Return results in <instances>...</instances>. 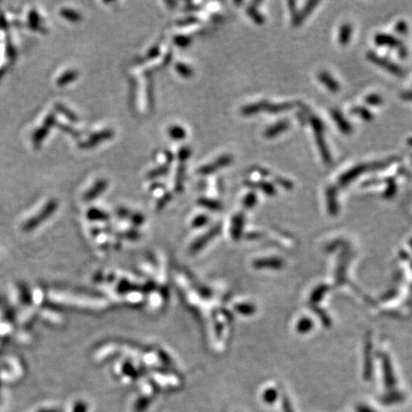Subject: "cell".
<instances>
[{"label":"cell","mask_w":412,"mask_h":412,"mask_svg":"<svg viewBox=\"0 0 412 412\" xmlns=\"http://www.w3.org/2000/svg\"><path fill=\"white\" fill-rule=\"evenodd\" d=\"M107 186H108V182L106 180L100 179L99 181H97L95 183V185H93L83 195V200H85V201L94 200L97 197H99L104 192V190L107 188Z\"/></svg>","instance_id":"30bf717a"},{"label":"cell","mask_w":412,"mask_h":412,"mask_svg":"<svg viewBox=\"0 0 412 412\" xmlns=\"http://www.w3.org/2000/svg\"><path fill=\"white\" fill-rule=\"evenodd\" d=\"M319 3H320L319 1H308L300 12L294 14L293 21H292L293 25L295 27H298L300 25H301L302 22L306 19V17L315 10L316 6L319 5Z\"/></svg>","instance_id":"4fadbf2b"},{"label":"cell","mask_w":412,"mask_h":412,"mask_svg":"<svg viewBox=\"0 0 412 412\" xmlns=\"http://www.w3.org/2000/svg\"><path fill=\"white\" fill-rule=\"evenodd\" d=\"M198 22H199V19L198 17L193 16V15H190V16H187V17H185V18H183V19L178 20V21H177V25H178V26H180V27H187V26L195 25V24H197Z\"/></svg>","instance_id":"4dcf8cb0"},{"label":"cell","mask_w":412,"mask_h":412,"mask_svg":"<svg viewBox=\"0 0 412 412\" xmlns=\"http://www.w3.org/2000/svg\"><path fill=\"white\" fill-rule=\"evenodd\" d=\"M289 127H290V121L288 119L284 118L282 120H279L277 123L271 125L270 127L266 129L264 131L263 136L266 139H273V138L283 134L285 131H287Z\"/></svg>","instance_id":"8fae6325"},{"label":"cell","mask_w":412,"mask_h":412,"mask_svg":"<svg viewBox=\"0 0 412 412\" xmlns=\"http://www.w3.org/2000/svg\"><path fill=\"white\" fill-rule=\"evenodd\" d=\"M159 54H160V48H159V46L158 45H155V46H153L148 52H147V54H146V57H143L142 58V62L144 61V60H150V59H154V58H156V57H158L159 56Z\"/></svg>","instance_id":"d590c367"},{"label":"cell","mask_w":412,"mask_h":412,"mask_svg":"<svg viewBox=\"0 0 412 412\" xmlns=\"http://www.w3.org/2000/svg\"><path fill=\"white\" fill-rule=\"evenodd\" d=\"M267 104H268V101L266 100H261L254 103L247 104L245 106H242L241 109V114L244 116H250V115L259 114L261 112L265 111Z\"/></svg>","instance_id":"5bb4252c"},{"label":"cell","mask_w":412,"mask_h":412,"mask_svg":"<svg viewBox=\"0 0 412 412\" xmlns=\"http://www.w3.org/2000/svg\"><path fill=\"white\" fill-rule=\"evenodd\" d=\"M59 127L60 129L62 130V131H64V132H66V133H69L70 135H72L73 137H75V138H78L79 136H80V133L78 132V131H76L75 129L73 128L71 126H69V125H66V124H61V125H59Z\"/></svg>","instance_id":"f35d334b"},{"label":"cell","mask_w":412,"mask_h":412,"mask_svg":"<svg viewBox=\"0 0 412 412\" xmlns=\"http://www.w3.org/2000/svg\"><path fill=\"white\" fill-rule=\"evenodd\" d=\"M367 57L369 58V60L371 61L372 63L376 64L379 67L384 68L385 71L389 72L390 74H392L394 75L401 76L405 73L404 70L399 65L393 63V62H391V61H389V60H387L386 58L378 56L376 53L369 52L368 55H367Z\"/></svg>","instance_id":"8992f818"},{"label":"cell","mask_w":412,"mask_h":412,"mask_svg":"<svg viewBox=\"0 0 412 412\" xmlns=\"http://www.w3.org/2000/svg\"><path fill=\"white\" fill-rule=\"evenodd\" d=\"M199 203L202 207L208 208L210 210H219L222 207L221 203L218 200L208 199V198H201V199H199Z\"/></svg>","instance_id":"4316f807"},{"label":"cell","mask_w":412,"mask_h":412,"mask_svg":"<svg viewBox=\"0 0 412 412\" xmlns=\"http://www.w3.org/2000/svg\"><path fill=\"white\" fill-rule=\"evenodd\" d=\"M408 143H409L411 146H412V138H410V139L408 140Z\"/></svg>","instance_id":"816d5d0a"},{"label":"cell","mask_w":412,"mask_h":412,"mask_svg":"<svg viewBox=\"0 0 412 412\" xmlns=\"http://www.w3.org/2000/svg\"><path fill=\"white\" fill-rule=\"evenodd\" d=\"M276 399H277V392L274 391V390H268L264 393V400H265V402H267L269 404L273 403L274 401H276Z\"/></svg>","instance_id":"60d3db41"},{"label":"cell","mask_w":412,"mask_h":412,"mask_svg":"<svg viewBox=\"0 0 412 412\" xmlns=\"http://www.w3.org/2000/svg\"><path fill=\"white\" fill-rule=\"evenodd\" d=\"M168 172H169V165L168 164L160 165V166L156 167L153 170L149 171L148 174H147V179L154 180V179L166 175Z\"/></svg>","instance_id":"cb8c5ba5"},{"label":"cell","mask_w":412,"mask_h":412,"mask_svg":"<svg viewBox=\"0 0 412 412\" xmlns=\"http://www.w3.org/2000/svg\"><path fill=\"white\" fill-rule=\"evenodd\" d=\"M318 79L327 87L332 93H337L340 90L339 82L327 72H321L318 74Z\"/></svg>","instance_id":"9a60e30c"},{"label":"cell","mask_w":412,"mask_h":412,"mask_svg":"<svg viewBox=\"0 0 412 412\" xmlns=\"http://www.w3.org/2000/svg\"><path fill=\"white\" fill-rule=\"evenodd\" d=\"M114 131L112 129H104L100 132H96L92 134L86 142H80L79 147L82 149L94 148L99 143L111 140L114 137Z\"/></svg>","instance_id":"ba28073f"},{"label":"cell","mask_w":412,"mask_h":412,"mask_svg":"<svg viewBox=\"0 0 412 412\" xmlns=\"http://www.w3.org/2000/svg\"><path fill=\"white\" fill-rule=\"evenodd\" d=\"M168 134L171 139L174 141H183L186 138V131L184 127L180 125H172L168 129Z\"/></svg>","instance_id":"44dd1931"},{"label":"cell","mask_w":412,"mask_h":412,"mask_svg":"<svg viewBox=\"0 0 412 412\" xmlns=\"http://www.w3.org/2000/svg\"><path fill=\"white\" fill-rule=\"evenodd\" d=\"M370 172V165L369 163H362L359 165H356L353 168L346 171L343 173L341 177L339 178V185L341 186H346L349 183L353 182L358 177H360L362 174Z\"/></svg>","instance_id":"9c48e42d"},{"label":"cell","mask_w":412,"mask_h":412,"mask_svg":"<svg viewBox=\"0 0 412 412\" xmlns=\"http://www.w3.org/2000/svg\"><path fill=\"white\" fill-rule=\"evenodd\" d=\"M207 221H208V218H207L206 216H203V215L198 216V217H196V218L194 219V221H193V226H194V227H199V226H201V225H205V224L207 223Z\"/></svg>","instance_id":"ab89813d"},{"label":"cell","mask_w":412,"mask_h":412,"mask_svg":"<svg viewBox=\"0 0 412 412\" xmlns=\"http://www.w3.org/2000/svg\"><path fill=\"white\" fill-rule=\"evenodd\" d=\"M401 97L404 100H409V101H412V91H406L403 92L401 94Z\"/></svg>","instance_id":"bcb514c9"},{"label":"cell","mask_w":412,"mask_h":412,"mask_svg":"<svg viewBox=\"0 0 412 412\" xmlns=\"http://www.w3.org/2000/svg\"><path fill=\"white\" fill-rule=\"evenodd\" d=\"M58 202L57 199H50L42 207L32 216L22 220L18 225V230L22 234L33 233L45 224L57 211Z\"/></svg>","instance_id":"6da1fadb"},{"label":"cell","mask_w":412,"mask_h":412,"mask_svg":"<svg viewBox=\"0 0 412 412\" xmlns=\"http://www.w3.org/2000/svg\"><path fill=\"white\" fill-rule=\"evenodd\" d=\"M234 161V157L231 155H223V156H219L216 160H214L210 163H207L201 167H199V174L202 175V176H206V175H210L216 173L217 171L220 169H223L224 167L229 166L233 163Z\"/></svg>","instance_id":"5b68a950"},{"label":"cell","mask_w":412,"mask_h":412,"mask_svg":"<svg viewBox=\"0 0 412 412\" xmlns=\"http://www.w3.org/2000/svg\"><path fill=\"white\" fill-rule=\"evenodd\" d=\"M77 77H78V72L75 71V70H69V71L65 72L57 79V85L59 87L66 86L67 84L73 82L74 80H75Z\"/></svg>","instance_id":"d6986e66"},{"label":"cell","mask_w":412,"mask_h":412,"mask_svg":"<svg viewBox=\"0 0 412 412\" xmlns=\"http://www.w3.org/2000/svg\"><path fill=\"white\" fill-rule=\"evenodd\" d=\"M171 199H172V195L170 193H165L156 202L157 209H162L170 201Z\"/></svg>","instance_id":"74e56055"},{"label":"cell","mask_w":412,"mask_h":412,"mask_svg":"<svg viewBox=\"0 0 412 412\" xmlns=\"http://www.w3.org/2000/svg\"><path fill=\"white\" fill-rule=\"evenodd\" d=\"M257 202V196L255 193L251 192L243 199V205L245 208H252Z\"/></svg>","instance_id":"e575fe53"},{"label":"cell","mask_w":412,"mask_h":412,"mask_svg":"<svg viewBox=\"0 0 412 412\" xmlns=\"http://www.w3.org/2000/svg\"><path fill=\"white\" fill-rule=\"evenodd\" d=\"M192 154V150L189 146H184L182 148H180L179 152H178V158L180 159L181 162L186 161Z\"/></svg>","instance_id":"d6a6232c"},{"label":"cell","mask_w":412,"mask_h":412,"mask_svg":"<svg viewBox=\"0 0 412 412\" xmlns=\"http://www.w3.org/2000/svg\"><path fill=\"white\" fill-rule=\"evenodd\" d=\"M4 313H5V310H2L1 308H0V320H1V318L3 317V315H4Z\"/></svg>","instance_id":"f907efd6"},{"label":"cell","mask_w":412,"mask_h":412,"mask_svg":"<svg viewBox=\"0 0 412 412\" xmlns=\"http://www.w3.org/2000/svg\"><path fill=\"white\" fill-rule=\"evenodd\" d=\"M366 103H368L369 105H371V106H377V105H380V104H382L383 103V98L380 96V95H378V94H371L370 96H368L367 98H366Z\"/></svg>","instance_id":"836d02e7"},{"label":"cell","mask_w":412,"mask_h":412,"mask_svg":"<svg viewBox=\"0 0 412 412\" xmlns=\"http://www.w3.org/2000/svg\"><path fill=\"white\" fill-rule=\"evenodd\" d=\"M174 42L177 46H179L181 48H186L192 43V38L187 37V36L179 35V36H176L174 37Z\"/></svg>","instance_id":"f546056e"},{"label":"cell","mask_w":412,"mask_h":412,"mask_svg":"<svg viewBox=\"0 0 412 412\" xmlns=\"http://www.w3.org/2000/svg\"><path fill=\"white\" fill-rule=\"evenodd\" d=\"M247 14L254 20V22L257 24L262 25L264 23V17L257 10V7H255L253 4L248 7Z\"/></svg>","instance_id":"484cf974"},{"label":"cell","mask_w":412,"mask_h":412,"mask_svg":"<svg viewBox=\"0 0 412 412\" xmlns=\"http://www.w3.org/2000/svg\"><path fill=\"white\" fill-rule=\"evenodd\" d=\"M253 171L260 173V175H261V176H263V177H265V176H269V175H270V172H269V171L266 170V169H264V168H262V167H255V168H253Z\"/></svg>","instance_id":"f6af8a7d"},{"label":"cell","mask_w":412,"mask_h":412,"mask_svg":"<svg viewBox=\"0 0 412 412\" xmlns=\"http://www.w3.org/2000/svg\"><path fill=\"white\" fill-rule=\"evenodd\" d=\"M56 108H57L58 112H60L61 114H63V115H65L69 120H71L73 122H76L78 120L77 115L75 114L74 112H72L71 110L68 109L66 106H64L62 104H57V107Z\"/></svg>","instance_id":"f1b7e54d"},{"label":"cell","mask_w":412,"mask_h":412,"mask_svg":"<svg viewBox=\"0 0 412 412\" xmlns=\"http://www.w3.org/2000/svg\"><path fill=\"white\" fill-rule=\"evenodd\" d=\"M148 78H149V80H148V85H147V89H146V91H147V100H148L149 107L152 108V106H154V86H153V83H152V80L150 79L151 78L150 75L148 76Z\"/></svg>","instance_id":"1f68e13d"},{"label":"cell","mask_w":412,"mask_h":412,"mask_svg":"<svg viewBox=\"0 0 412 412\" xmlns=\"http://www.w3.org/2000/svg\"><path fill=\"white\" fill-rule=\"evenodd\" d=\"M288 5H289V9L291 10V12L294 14V11H295V5H296V3L294 2V1H291V2H288Z\"/></svg>","instance_id":"681fc988"},{"label":"cell","mask_w":412,"mask_h":412,"mask_svg":"<svg viewBox=\"0 0 412 412\" xmlns=\"http://www.w3.org/2000/svg\"><path fill=\"white\" fill-rule=\"evenodd\" d=\"M395 31H396V33H398L399 35H402V36L407 35L408 32H409L408 23L405 20H400L397 22V24L395 25Z\"/></svg>","instance_id":"8d00e7d4"},{"label":"cell","mask_w":412,"mask_h":412,"mask_svg":"<svg viewBox=\"0 0 412 412\" xmlns=\"http://www.w3.org/2000/svg\"><path fill=\"white\" fill-rule=\"evenodd\" d=\"M276 182H277L278 185L283 186V187L286 188V189H289V188H292L293 187V184L290 181L285 180V179H283V178H276Z\"/></svg>","instance_id":"b9f144b4"},{"label":"cell","mask_w":412,"mask_h":412,"mask_svg":"<svg viewBox=\"0 0 412 412\" xmlns=\"http://www.w3.org/2000/svg\"><path fill=\"white\" fill-rule=\"evenodd\" d=\"M10 296L18 313L35 307L32 301V288L22 281H14L10 284Z\"/></svg>","instance_id":"7a4b0ae2"},{"label":"cell","mask_w":412,"mask_h":412,"mask_svg":"<svg viewBox=\"0 0 412 412\" xmlns=\"http://www.w3.org/2000/svg\"><path fill=\"white\" fill-rule=\"evenodd\" d=\"M353 27L349 23L342 24L339 32V42L342 46H345L347 43L350 41V37L352 36Z\"/></svg>","instance_id":"ac0fdd59"},{"label":"cell","mask_w":412,"mask_h":412,"mask_svg":"<svg viewBox=\"0 0 412 412\" xmlns=\"http://www.w3.org/2000/svg\"><path fill=\"white\" fill-rule=\"evenodd\" d=\"M245 185L246 186H249V187H254V188L261 189L266 195H274L276 193V190H275L274 185L270 184V183H266L264 181H260V182L246 181L245 182Z\"/></svg>","instance_id":"e0dca14e"},{"label":"cell","mask_w":412,"mask_h":412,"mask_svg":"<svg viewBox=\"0 0 412 412\" xmlns=\"http://www.w3.org/2000/svg\"><path fill=\"white\" fill-rule=\"evenodd\" d=\"M283 408H284V412H294L293 409H292V407L290 406V404H289L288 400L286 398L284 400V403H283Z\"/></svg>","instance_id":"ee69618b"},{"label":"cell","mask_w":412,"mask_h":412,"mask_svg":"<svg viewBox=\"0 0 412 412\" xmlns=\"http://www.w3.org/2000/svg\"><path fill=\"white\" fill-rule=\"evenodd\" d=\"M185 171H186V167L185 164H180L176 172V178H175V189L177 192H182L184 189Z\"/></svg>","instance_id":"ffe728a7"},{"label":"cell","mask_w":412,"mask_h":412,"mask_svg":"<svg viewBox=\"0 0 412 412\" xmlns=\"http://www.w3.org/2000/svg\"><path fill=\"white\" fill-rule=\"evenodd\" d=\"M87 218L91 221H106L109 219V215L98 208H91L87 212Z\"/></svg>","instance_id":"603a6c76"},{"label":"cell","mask_w":412,"mask_h":412,"mask_svg":"<svg viewBox=\"0 0 412 412\" xmlns=\"http://www.w3.org/2000/svg\"><path fill=\"white\" fill-rule=\"evenodd\" d=\"M356 412H376L373 411L372 409H370V407L368 406H358L356 408Z\"/></svg>","instance_id":"7bdbcfd3"},{"label":"cell","mask_w":412,"mask_h":412,"mask_svg":"<svg viewBox=\"0 0 412 412\" xmlns=\"http://www.w3.org/2000/svg\"><path fill=\"white\" fill-rule=\"evenodd\" d=\"M37 314H38V319L42 320L43 322L49 325L58 326L63 323L62 315L57 312V310L54 308V305L51 306L45 303L41 307L37 308Z\"/></svg>","instance_id":"52a82bcc"},{"label":"cell","mask_w":412,"mask_h":412,"mask_svg":"<svg viewBox=\"0 0 412 412\" xmlns=\"http://www.w3.org/2000/svg\"><path fill=\"white\" fill-rule=\"evenodd\" d=\"M176 71L178 72L183 77L185 78H189L192 77L194 75V71L191 67H189L188 65H186L185 63L182 62H178L176 64Z\"/></svg>","instance_id":"83f0119b"},{"label":"cell","mask_w":412,"mask_h":412,"mask_svg":"<svg viewBox=\"0 0 412 412\" xmlns=\"http://www.w3.org/2000/svg\"><path fill=\"white\" fill-rule=\"evenodd\" d=\"M295 107V103L292 102H284V103H270L268 102L265 111L270 114H278L289 111Z\"/></svg>","instance_id":"2e32d148"},{"label":"cell","mask_w":412,"mask_h":412,"mask_svg":"<svg viewBox=\"0 0 412 412\" xmlns=\"http://www.w3.org/2000/svg\"><path fill=\"white\" fill-rule=\"evenodd\" d=\"M164 156H165V160H166L167 164L168 163L170 164L171 162L174 160V155H173V153L171 151H169V150H166L164 152Z\"/></svg>","instance_id":"7dc6e473"},{"label":"cell","mask_w":412,"mask_h":412,"mask_svg":"<svg viewBox=\"0 0 412 412\" xmlns=\"http://www.w3.org/2000/svg\"><path fill=\"white\" fill-rule=\"evenodd\" d=\"M375 43L378 46H387L393 49L398 50L399 57L401 58H406L408 57V49L406 46L400 41L398 38L394 37L391 35L386 34H378L375 37Z\"/></svg>","instance_id":"277c9868"},{"label":"cell","mask_w":412,"mask_h":412,"mask_svg":"<svg viewBox=\"0 0 412 412\" xmlns=\"http://www.w3.org/2000/svg\"><path fill=\"white\" fill-rule=\"evenodd\" d=\"M330 114H331L333 120L335 121V123L337 124L338 128L340 129L341 133H343L345 135H349V134L352 133L351 124L348 122V120L343 116V114H341L339 110L331 109Z\"/></svg>","instance_id":"7c38bea8"},{"label":"cell","mask_w":412,"mask_h":412,"mask_svg":"<svg viewBox=\"0 0 412 412\" xmlns=\"http://www.w3.org/2000/svg\"><path fill=\"white\" fill-rule=\"evenodd\" d=\"M308 121L312 126L316 143L320 150L321 156L323 157V160L325 163L330 164L332 162V156L330 154V151L328 149L326 139H325V124L320 117H318L315 114H308Z\"/></svg>","instance_id":"3957f363"},{"label":"cell","mask_w":412,"mask_h":412,"mask_svg":"<svg viewBox=\"0 0 412 412\" xmlns=\"http://www.w3.org/2000/svg\"><path fill=\"white\" fill-rule=\"evenodd\" d=\"M60 14L62 17L71 22H79L82 19L81 14L71 9H62L60 11Z\"/></svg>","instance_id":"d4e9b609"},{"label":"cell","mask_w":412,"mask_h":412,"mask_svg":"<svg viewBox=\"0 0 412 412\" xmlns=\"http://www.w3.org/2000/svg\"><path fill=\"white\" fill-rule=\"evenodd\" d=\"M171 59H172V52L169 51V53H167V54L165 55L164 58H163V62H162V64H163V65H168V64H169L171 62Z\"/></svg>","instance_id":"c3c4849f"},{"label":"cell","mask_w":412,"mask_h":412,"mask_svg":"<svg viewBox=\"0 0 412 412\" xmlns=\"http://www.w3.org/2000/svg\"><path fill=\"white\" fill-rule=\"evenodd\" d=\"M350 113L360 116L362 119L370 121L373 118V114L370 112V110L364 106H355L350 110Z\"/></svg>","instance_id":"7402d4cb"}]
</instances>
